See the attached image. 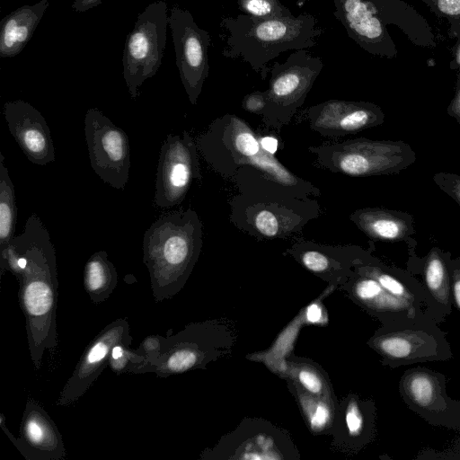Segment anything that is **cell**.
I'll use <instances>...</instances> for the list:
<instances>
[{
	"label": "cell",
	"instance_id": "1",
	"mask_svg": "<svg viewBox=\"0 0 460 460\" xmlns=\"http://www.w3.org/2000/svg\"><path fill=\"white\" fill-rule=\"evenodd\" d=\"M0 266L1 276L9 270L18 280L19 304L25 316L30 357L34 367L39 369L45 351L55 352L58 346V280L56 251L38 215L31 214L23 232L13 237Z\"/></svg>",
	"mask_w": 460,
	"mask_h": 460
},
{
	"label": "cell",
	"instance_id": "2",
	"mask_svg": "<svg viewBox=\"0 0 460 460\" xmlns=\"http://www.w3.org/2000/svg\"><path fill=\"white\" fill-rule=\"evenodd\" d=\"M205 162L233 181L240 193L282 190L300 198H318L320 190L295 174L261 146L260 137L242 118L215 119L196 140Z\"/></svg>",
	"mask_w": 460,
	"mask_h": 460
},
{
	"label": "cell",
	"instance_id": "3",
	"mask_svg": "<svg viewBox=\"0 0 460 460\" xmlns=\"http://www.w3.org/2000/svg\"><path fill=\"white\" fill-rule=\"evenodd\" d=\"M202 223L191 208L163 215L143 237V261L155 302L174 296L184 286L202 247Z\"/></svg>",
	"mask_w": 460,
	"mask_h": 460
},
{
	"label": "cell",
	"instance_id": "4",
	"mask_svg": "<svg viewBox=\"0 0 460 460\" xmlns=\"http://www.w3.org/2000/svg\"><path fill=\"white\" fill-rule=\"evenodd\" d=\"M220 26L228 32L222 55L240 58L262 79L270 72V61L282 52L314 47L323 33L311 13L270 19L242 13L224 17Z\"/></svg>",
	"mask_w": 460,
	"mask_h": 460
},
{
	"label": "cell",
	"instance_id": "5",
	"mask_svg": "<svg viewBox=\"0 0 460 460\" xmlns=\"http://www.w3.org/2000/svg\"><path fill=\"white\" fill-rule=\"evenodd\" d=\"M332 1L333 14L348 36L369 54L386 58L397 57V48L387 30L389 24L396 25L414 45H437L426 19L402 0Z\"/></svg>",
	"mask_w": 460,
	"mask_h": 460
},
{
	"label": "cell",
	"instance_id": "6",
	"mask_svg": "<svg viewBox=\"0 0 460 460\" xmlns=\"http://www.w3.org/2000/svg\"><path fill=\"white\" fill-rule=\"evenodd\" d=\"M315 198H300L282 190L240 193L230 201V222L259 239H286L320 217Z\"/></svg>",
	"mask_w": 460,
	"mask_h": 460
},
{
	"label": "cell",
	"instance_id": "7",
	"mask_svg": "<svg viewBox=\"0 0 460 460\" xmlns=\"http://www.w3.org/2000/svg\"><path fill=\"white\" fill-rule=\"evenodd\" d=\"M316 164L351 177L397 174L416 162L417 155L402 140L358 137L308 147Z\"/></svg>",
	"mask_w": 460,
	"mask_h": 460
},
{
	"label": "cell",
	"instance_id": "8",
	"mask_svg": "<svg viewBox=\"0 0 460 460\" xmlns=\"http://www.w3.org/2000/svg\"><path fill=\"white\" fill-rule=\"evenodd\" d=\"M368 344L392 368L453 358L447 333L432 319L382 325Z\"/></svg>",
	"mask_w": 460,
	"mask_h": 460
},
{
	"label": "cell",
	"instance_id": "9",
	"mask_svg": "<svg viewBox=\"0 0 460 460\" xmlns=\"http://www.w3.org/2000/svg\"><path fill=\"white\" fill-rule=\"evenodd\" d=\"M323 67L322 58L307 49L295 50L284 63L275 62L270 66V84L264 91L267 104L261 115L263 124L279 131L288 125Z\"/></svg>",
	"mask_w": 460,
	"mask_h": 460
},
{
	"label": "cell",
	"instance_id": "10",
	"mask_svg": "<svg viewBox=\"0 0 460 460\" xmlns=\"http://www.w3.org/2000/svg\"><path fill=\"white\" fill-rule=\"evenodd\" d=\"M168 24L167 3L155 0L137 15L127 35L122 55L123 77L132 99L137 97L139 87L161 66Z\"/></svg>",
	"mask_w": 460,
	"mask_h": 460
},
{
	"label": "cell",
	"instance_id": "11",
	"mask_svg": "<svg viewBox=\"0 0 460 460\" xmlns=\"http://www.w3.org/2000/svg\"><path fill=\"white\" fill-rule=\"evenodd\" d=\"M399 394L429 425L460 430V401L447 394L444 374L424 367L408 368L400 377Z\"/></svg>",
	"mask_w": 460,
	"mask_h": 460
},
{
	"label": "cell",
	"instance_id": "12",
	"mask_svg": "<svg viewBox=\"0 0 460 460\" xmlns=\"http://www.w3.org/2000/svg\"><path fill=\"white\" fill-rule=\"evenodd\" d=\"M84 134L90 164L107 184L124 190L129 178L130 148L127 134L97 108L84 118Z\"/></svg>",
	"mask_w": 460,
	"mask_h": 460
},
{
	"label": "cell",
	"instance_id": "13",
	"mask_svg": "<svg viewBox=\"0 0 460 460\" xmlns=\"http://www.w3.org/2000/svg\"><path fill=\"white\" fill-rule=\"evenodd\" d=\"M201 178L196 140L186 130L181 136L168 134L158 159L155 206L170 208L181 204L192 181Z\"/></svg>",
	"mask_w": 460,
	"mask_h": 460
},
{
	"label": "cell",
	"instance_id": "14",
	"mask_svg": "<svg viewBox=\"0 0 460 460\" xmlns=\"http://www.w3.org/2000/svg\"><path fill=\"white\" fill-rule=\"evenodd\" d=\"M169 26L176 55L180 78L191 104L197 103L209 72V33L198 26L191 13L174 4L169 14Z\"/></svg>",
	"mask_w": 460,
	"mask_h": 460
},
{
	"label": "cell",
	"instance_id": "15",
	"mask_svg": "<svg viewBox=\"0 0 460 460\" xmlns=\"http://www.w3.org/2000/svg\"><path fill=\"white\" fill-rule=\"evenodd\" d=\"M132 336L127 318H118L107 324L85 347L71 376L57 400L58 406H68L78 401L109 365L113 349L130 346Z\"/></svg>",
	"mask_w": 460,
	"mask_h": 460
},
{
	"label": "cell",
	"instance_id": "16",
	"mask_svg": "<svg viewBox=\"0 0 460 460\" xmlns=\"http://www.w3.org/2000/svg\"><path fill=\"white\" fill-rule=\"evenodd\" d=\"M306 115L314 131L331 138L356 134L385 121L381 107L363 101L328 100L309 107Z\"/></svg>",
	"mask_w": 460,
	"mask_h": 460
},
{
	"label": "cell",
	"instance_id": "17",
	"mask_svg": "<svg viewBox=\"0 0 460 460\" xmlns=\"http://www.w3.org/2000/svg\"><path fill=\"white\" fill-rule=\"evenodd\" d=\"M0 426L26 460H64L66 451L62 436L45 409L29 396L22 413L19 438H13L1 413Z\"/></svg>",
	"mask_w": 460,
	"mask_h": 460
},
{
	"label": "cell",
	"instance_id": "18",
	"mask_svg": "<svg viewBox=\"0 0 460 460\" xmlns=\"http://www.w3.org/2000/svg\"><path fill=\"white\" fill-rule=\"evenodd\" d=\"M4 115L11 135L30 162L46 165L55 161L50 129L37 109L22 100L6 102Z\"/></svg>",
	"mask_w": 460,
	"mask_h": 460
},
{
	"label": "cell",
	"instance_id": "19",
	"mask_svg": "<svg viewBox=\"0 0 460 460\" xmlns=\"http://www.w3.org/2000/svg\"><path fill=\"white\" fill-rule=\"evenodd\" d=\"M373 243L354 261V271L376 280L393 296L407 300L422 308L440 324L447 316L435 302L428 296L421 282L405 270L390 266L373 256Z\"/></svg>",
	"mask_w": 460,
	"mask_h": 460
},
{
	"label": "cell",
	"instance_id": "20",
	"mask_svg": "<svg viewBox=\"0 0 460 460\" xmlns=\"http://www.w3.org/2000/svg\"><path fill=\"white\" fill-rule=\"evenodd\" d=\"M205 330L190 324L180 332L164 338L159 357L141 367L137 374L155 373L167 377L202 367L208 359Z\"/></svg>",
	"mask_w": 460,
	"mask_h": 460
},
{
	"label": "cell",
	"instance_id": "21",
	"mask_svg": "<svg viewBox=\"0 0 460 460\" xmlns=\"http://www.w3.org/2000/svg\"><path fill=\"white\" fill-rule=\"evenodd\" d=\"M350 290L357 301L377 317L382 325L399 324L422 319L435 321L422 308L393 296L374 279L354 270L351 272Z\"/></svg>",
	"mask_w": 460,
	"mask_h": 460
},
{
	"label": "cell",
	"instance_id": "22",
	"mask_svg": "<svg viewBox=\"0 0 460 460\" xmlns=\"http://www.w3.org/2000/svg\"><path fill=\"white\" fill-rule=\"evenodd\" d=\"M349 219L372 241L408 245L409 255L415 254L416 241L412 216L405 211L384 208H363L353 211Z\"/></svg>",
	"mask_w": 460,
	"mask_h": 460
},
{
	"label": "cell",
	"instance_id": "23",
	"mask_svg": "<svg viewBox=\"0 0 460 460\" xmlns=\"http://www.w3.org/2000/svg\"><path fill=\"white\" fill-rule=\"evenodd\" d=\"M451 259L449 252L432 247L422 259L416 254L411 255L407 263V270L421 277L420 282L428 296L447 317L453 309L449 269Z\"/></svg>",
	"mask_w": 460,
	"mask_h": 460
},
{
	"label": "cell",
	"instance_id": "24",
	"mask_svg": "<svg viewBox=\"0 0 460 460\" xmlns=\"http://www.w3.org/2000/svg\"><path fill=\"white\" fill-rule=\"evenodd\" d=\"M364 249L357 245L330 246L310 240H297L288 250L308 270L321 275L349 270Z\"/></svg>",
	"mask_w": 460,
	"mask_h": 460
},
{
	"label": "cell",
	"instance_id": "25",
	"mask_svg": "<svg viewBox=\"0 0 460 460\" xmlns=\"http://www.w3.org/2000/svg\"><path fill=\"white\" fill-rule=\"evenodd\" d=\"M49 6V0H40L18 7L2 19L0 57L13 58L24 49Z\"/></svg>",
	"mask_w": 460,
	"mask_h": 460
},
{
	"label": "cell",
	"instance_id": "26",
	"mask_svg": "<svg viewBox=\"0 0 460 460\" xmlns=\"http://www.w3.org/2000/svg\"><path fill=\"white\" fill-rule=\"evenodd\" d=\"M118 273L105 251L91 255L84 269V288L91 301L101 304L107 300L117 287Z\"/></svg>",
	"mask_w": 460,
	"mask_h": 460
},
{
	"label": "cell",
	"instance_id": "27",
	"mask_svg": "<svg viewBox=\"0 0 460 460\" xmlns=\"http://www.w3.org/2000/svg\"><path fill=\"white\" fill-rule=\"evenodd\" d=\"M4 162V155L0 153V263L4 261L7 248L14 236L17 220L14 186Z\"/></svg>",
	"mask_w": 460,
	"mask_h": 460
},
{
	"label": "cell",
	"instance_id": "28",
	"mask_svg": "<svg viewBox=\"0 0 460 460\" xmlns=\"http://www.w3.org/2000/svg\"><path fill=\"white\" fill-rule=\"evenodd\" d=\"M296 388L301 410L310 429L314 432L325 430L333 419L331 401L308 394L296 384Z\"/></svg>",
	"mask_w": 460,
	"mask_h": 460
},
{
	"label": "cell",
	"instance_id": "29",
	"mask_svg": "<svg viewBox=\"0 0 460 460\" xmlns=\"http://www.w3.org/2000/svg\"><path fill=\"white\" fill-rule=\"evenodd\" d=\"M290 375L298 385L315 396L331 399L329 386L323 376L313 367L305 364H290Z\"/></svg>",
	"mask_w": 460,
	"mask_h": 460
},
{
	"label": "cell",
	"instance_id": "30",
	"mask_svg": "<svg viewBox=\"0 0 460 460\" xmlns=\"http://www.w3.org/2000/svg\"><path fill=\"white\" fill-rule=\"evenodd\" d=\"M147 363L146 357L142 355L137 349H135L122 344L113 349L108 366L117 375L137 374L138 370Z\"/></svg>",
	"mask_w": 460,
	"mask_h": 460
},
{
	"label": "cell",
	"instance_id": "31",
	"mask_svg": "<svg viewBox=\"0 0 460 460\" xmlns=\"http://www.w3.org/2000/svg\"><path fill=\"white\" fill-rule=\"evenodd\" d=\"M245 14L260 19L290 17L294 14L279 0H237Z\"/></svg>",
	"mask_w": 460,
	"mask_h": 460
},
{
	"label": "cell",
	"instance_id": "32",
	"mask_svg": "<svg viewBox=\"0 0 460 460\" xmlns=\"http://www.w3.org/2000/svg\"><path fill=\"white\" fill-rule=\"evenodd\" d=\"M438 17L449 22V38H460V0H420Z\"/></svg>",
	"mask_w": 460,
	"mask_h": 460
},
{
	"label": "cell",
	"instance_id": "33",
	"mask_svg": "<svg viewBox=\"0 0 460 460\" xmlns=\"http://www.w3.org/2000/svg\"><path fill=\"white\" fill-rule=\"evenodd\" d=\"M432 180L443 192L456 202L460 208V175L439 172L433 175Z\"/></svg>",
	"mask_w": 460,
	"mask_h": 460
},
{
	"label": "cell",
	"instance_id": "34",
	"mask_svg": "<svg viewBox=\"0 0 460 460\" xmlns=\"http://www.w3.org/2000/svg\"><path fill=\"white\" fill-rule=\"evenodd\" d=\"M415 459L418 460H460V437L453 440L450 447L444 451H437L426 447L419 452Z\"/></svg>",
	"mask_w": 460,
	"mask_h": 460
},
{
	"label": "cell",
	"instance_id": "35",
	"mask_svg": "<svg viewBox=\"0 0 460 460\" xmlns=\"http://www.w3.org/2000/svg\"><path fill=\"white\" fill-rule=\"evenodd\" d=\"M164 338L161 335H149L139 344L137 349L146 357L148 363L155 361L159 357Z\"/></svg>",
	"mask_w": 460,
	"mask_h": 460
},
{
	"label": "cell",
	"instance_id": "36",
	"mask_svg": "<svg viewBox=\"0 0 460 460\" xmlns=\"http://www.w3.org/2000/svg\"><path fill=\"white\" fill-rule=\"evenodd\" d=\"M449 269L452 304L460 313V257L450 260Z\"/></svg>",
	"mask_w": 460,
	"mask_h": 460
},
{
	"label": "cell",
	"instance_id": "37",
	"mask_svg": "<svg viewBox=\"0 0 460 460\" xmlns=\"http://www.w3.org/2000/svg\"><path fill=\"white\" fill-rule=\"evenodd\" d=\"M264 92L255 91L246 94L242 101V108L247 112L261 116L266 109Z\"/></svg>",
	"mask_w": 460,
	"mask_h": 460
},
{
	"label": "cell",
	"instance_id": "38",
	"mask_svg": "<svg viewBox=\"0 0 460 460\" xmlns=\"http://www.w3.org/2000/svg\"><path fill=\"white\" fill-rule=\"evenodd\" d=\"M447 113L460 124V72L457 74L456 93L447 106Z\"/></svg>",
	"mask_w": 460,
	"mask_h": 460
},
{
	"label": "cell",
	"instance_id": "39",
	"mask_svg": "<svg viewBox=\"0 0 460 460\" xmlns=\"http://www.w3.org/2000/svg\"><path fill=\"white\" fill-rule=\"evenodd\" d=\"M323 318V309L318 303H312L306 307L305 319L310 323H320Z\"/></svg>",
	"mask_w": 460,
	"mask_h": 460
},
{
	"label": "cell",
	"instance_id": "40",
	"mask_svg": "<svg viewBox=\"0 0 460 460\" xmlns=\"http://www.w3.org/2000/svg\"><path fill=\"white\" fill-rule=\"evenodd\" d=\"M103 0H74L72 9L75 12L84 13L98 6Z\"/></svg>",
	"mask_w": 460,
	"mask_h": 460
},
{
	"label": "cell",
	"instance_id": "41",
	"mask_svg": "<svg viewBox=\"0 0 460 460\" xmlns=\"http://www.w3.org/2000/svg\"><path fill=\"white\" fill-rule=\"evenodd\" d=\"M260 143L266 152L275 155L279 148V140L276 137L272 136L260 137Z\"/></svg>",
	"mask_w": 460,
	"mask_h": 460
},
{
	"label": "cell",
	"instance_id": "42",
	"mask_svg": "<svg viewBox=\"0 0 460 460\" xmlns=\"http://www.w3.org/2000/svg\"><path fill=\"white\" fill-rule=\"evenodd\" d=\"M451 69L458 70L460 72V38L453 49V59L449 64Z\"/></svg>",
	"mask_w": 460,
	"mask_h": 460
},
{
	"label": "cell",
	"instance_id": "43",
	"mask_svg": "<svg viewBox=\"0 0 460 460\" xmlns=\"http://www.w3.org/2000/svg\"><path fill=\"white\" fill-rule=\"evenodd\" d=\"M299 2L312 1V0H297Z\"/></svg>",
	"mask_w": 460,
	"mask_h": 460
}]
</instances>
